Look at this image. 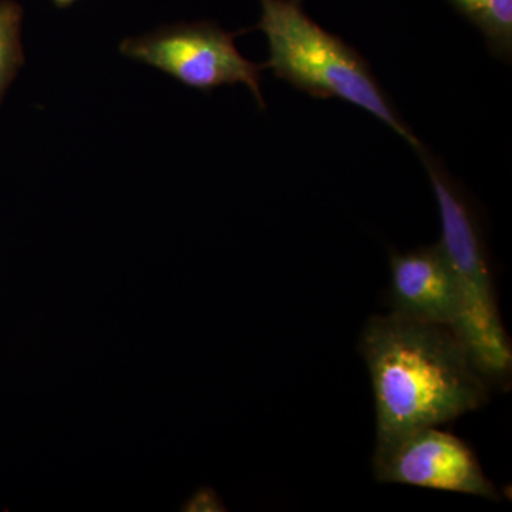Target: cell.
Instances as JSON below:
<instances>
[{"label": "cell", "mask_w": 512, "mask_h": 512, "mask_svg": "<svg viewBox=\"0 0 512 512\" xmlns=\"http://www.w3.org/2000/svg\"><path fill=\"white\" fill-rule=\"evenodd\" d=\"M359 352L369 370L376 407V441L441 426L480 409L491 383L446 326L390 312L369 319Z\"/></svg>", "instance_id": "1"}, {"label": "cell", "mask_w": 512, "mask_h": 512, "mask_svg": "<svg viewBox=\"0 0 512 512\" xmlns=\"http://www.w3.org/2000/svg\"><path fill=\"white\" fill-rule=\"evenodd\" d=\"M262 16L255 29L265 33V69L315 99H339L386 124L416 150L421 146L392 100L377 82L365 57L345 40L309 18L303 0H259Z\"/></svg>", "instance_id": "2"}, {"label": "cell", "mask_w": 512, "mask_h": 512, "mask_svg": "<svg viewBox=\"0 0 512 512\" xmlns=\"http://www.w3.org/2000/svg\"><path fill=\"white\" fill-rule=\"evenodd\" d=\"M416 154L427 171L439 208L443 249L461 302L457 336L491 386L507 387L512 349L504 329L487 251L470 201L443 163L421 144Z\"/></svg>", "instance_id": "3"}, {"label": "cell", "mask_w": 512, "mask_h": 512, "mask_svg": "<svg viewBox=\"0 0 512 512\" xmlns=\"http://www.w3.org/2000/svg\"><path fill=\"white\" fill-rule=\"evenodd\" d=\"M244 32H225L214 22L180 23L148 35L127 37L120 52L201 92L244 84L264 110L259 84L265 64L249 62L238 52L235 39Z\"/></svg>", "instance_id": "4"}, {"label": "cell", "mask_w": 512, "mask_h": 512, "mask_svg": "<svg viewBox=\"0 0 512 512\" xmlns=\"http://www.w3.org/2000/svg\"><path fill=\"white\" fill-rule=\"evenodd\" d=\"M373 474L380 483L500 500L474 451L439 426L421 427L393 439L376 441Z\"/></svg>", "instance_id": "5"}, {"label": "cell", "mask_w": 512, "mask_h": 512, "mask_svg": "<svg viewBox=\"0 0 512 512\" xmlns=\"http://www.w3.org/2000/svg\"><path fill=\"white\" fill-rule=\"evenodd\" d=\"M389 303L394 315L446 326L457 335L460 295L439 242L412 251L390 252Z\"/></svg>", "instance_id": "6"}, {"label": "cell", "mask_w": 512, "mask_h": 512, "mask_svg": "<svg viewBox=\"0 0 512 512\" xmlns=\"http://www.w3.org/2000/svg\"><path fill=\"white\" fill-rule=\"evenodd\" d=\"M480 30L494 57L510 63L512 57V0H447Z\"/></svg>", "instance_id": "7"}, {"label": "cell", "mask_w": 512, "mask_h": 512, "mask_svg": "<svg viewBox=\"0 0 512 512\" xmlns=\"http://www.w3.org/2000/svg\"><path fill=\"white\" fill-rule=\"evenodd\" d=\"M23 10L12 0H0V99L25 62L20 29Z\"/></svg>", "instance_id": "8"}, {"label": "cell", "mask_w": 512, "mask_h": 512, "mask_svg": "<svg viewBox=\"0 0 512 512\" xmlns=\"http://www.w3.org/2000/svg\"><path fill=\"white\" fill-rule=\"evenodd\" d=\"M188 511H225L220 497L211 488H202L187 505Z\"/></svg>", "instance_id": "9"}, {"label": "cell", "mask_w": 512, "mask_h": 512, "mask_svg": "<svg viewBox=\"0 0 512 512\" xmlns=\"http://www.w3.org/2000/svg\"><path fill=\"white\" fill-rule=\"evenodd\" d=\"M50 2H52L56 8L66 9L70 8V6H73L74 3L80 2V0H50Z\"/></svg>", "instance_id": "10"}]
</instances>
